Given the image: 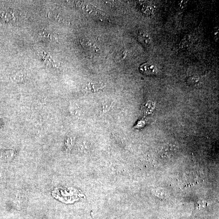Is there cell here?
I'll use <instances>...</instances> for the list:
<instances>
[{
	"label": "cell",
	"instance_id": "2",
	"mask_svg": "<svg viewBox=\"0 0 219 219\" xmlns=\"http://www.w3.org/2000/svg\"><path fill=\"white\" fill-rule=\"evenodd\" d=\"M213 34L214 35V38H216L217 39H218V37L219 36V30L218 28L217 29H215L214 31H213Z\"/></svg>",
	"mask_w": 219,
	"mask_h": 219
},
{
	"label": "cell",
	"instance_id": "1",
	"mask_svg": "<svg viewBox=\"0 0 219 219\" xmlns=\"http://www.w3.org/2000/svg\"><path fill=\"white\" fill-rule=\"evenodd\" d=\"M139 70L140 72L146 76L156 75L158 69L154 65L149 63H146L140 66Z\"/></svg>",
	"mask_w": 219,
	"mask_h": 219
}]
</instances>
